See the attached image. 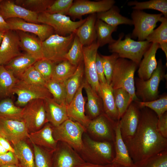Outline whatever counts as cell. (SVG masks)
Segmentation results:
<instances>
[{
  "instance_id": "1",
  "label": "cell",
  "mask_w": 167,
  "mask_h": 167,
  "mask_svg": "<svg viewBox=\"0 0 167 167\" xmlns=\"http://www.w3.org/2000/svg\"><path fill=\"white\" fill-rule=\"evenodd\" d=\"M139 124L134 136L124 142L134 163L140 161L167 150V138L157 128L158 118L150 109H140Z\"/></svg>"
},
{
  "instance_id": "2",
  "label": "cell",
  "mask_w": 167,
  "mask_h": 167,
  "mask_svg": "<svg viewBox=\"0 0 167 167\" xmlns=\"http://www.w3.org/2000/svg\"><path fill=\"white\" fill-rule=\"evenodd\" d=\"M84 136L81 152L85 162L99 165L113 164L115 156L114 143L98 141L87 134Z\"/></svg>"
},
{
  "instance_id": "3",
  "label": "cell",
  "mask_w": 167,
  "mask_h": 167,
  "mask_svg": "<svg viewBox=\"0 0 167 167\" xmlns=\"http://www.w3.org/2000/svg\"><path fill=\"white\" fill-rule=\"evenodd\" d=\"M138 66L130 60L119 58L115 66L110 84L113 89H125L130 95L133 101H140L135 95V74Z\"/></svg>"
},
{
  "instance_id": "4",
  "label": "cell",
  "mask_w": 167,
  "mask_h": 167,
  "mask_svg": "<svg viewBox=\"0 0 167 167\" xmlns=\"http://www.w3.org/2000/svg\"><path fill=\"white\" fill-rule=\"evenodd\" d=\"M123 36V33H120L118 39L109 45V51L117 54L119 58L129 59L139 66L143 54L152 43L146 40L134 41L129 35L122 40Z\"/></svg>"
},
{
  "instance_id": "5",
  "label": "cell",
  "mask_w": 167,
  "mask_h": 167,
  "mask_svg": "<svg viewBox=\"0 0 167 167\" xmlns=\"http://www.w3.org/2000/svg\"><path fill=\"white\" fill-rule=\"evenodd\" d=\"M86 131L81 124L69 118L58 126H53V135L57 141L65 142L80 152L83 148V135Z\"/></svg>"
},
{
  "instance_id": "6",
  "label": "cell",
  "mask_w": 167,
  "mask_h": 167,
  "mask_svg": "<svg viewBox=\"0 0 167 167\" xmlns=\"http://www.w3.org/2000/svg\"><path fill=\"white\" fill-rule=\"evenodd\" d=\"M165 66L160 59L157 66L150 78L144 80L139 78L135 79V95L142 101L156 100L159 97V87L161 81L165 77Z\"/></svg>"
},
{
  "instance_id": "7",
  "label": "cell",
  "mask_w": 167,
  "mask_h": 167,
  "mask_svg": "<svg viewBox=\"0 0 167 167\" xmlns=\"http://www.w3.org/2000/svg\"><path fill=\"white\" fill-rule=\"evenodd\" d=\"M75 33L65 36L54 34L42 42L44 58L58 63L66 59V56L73 42Z\"/></svg>"
},
{
  "instance_id": "8",
  "label": "cell",
  "mask_w": 167,
  "mask_h": 167,
  "mask_svg": "<svg viewBox=\"0 0 167 167\" xmlns=\"http://www.w3.org/2000/svg\"><path fill=\"white\" fill-rule=\"evenodd\" d=\"M86 18L78 21L71 20L70 17L60 14H50L44 12L38 14L39 23L52 27L55 34L65 36L75 33L77 29L85 21Z\"/></svg>"
},
{
  "instance_id": "9",
  "label": "cell",
  "mask_w": 167,
  "mask_h": 167,
  "mask_svg": "<svg viewBox=\"0 0 167 167\" xmlns=\"http://www.w3.org/2000/svg\"><path fill=\"white\" fill-rule=\"evenodd\" d=\"M162 14H152L142 10H133L131 14L134 28L131 38H137L138 41L146 40L147 36L156 26L157 23L161 22L164 16Z\"/></svg>"
},
{
  "instance_id": "10",
  "label": "cell",
  "mask_w": 167,
  "mask_h": 167,
  "mask_svg": "<svg viewBox=\"0 0 167 167\" xmlns=\"http://www.w3.org/2000/svg\"><path fill=\"white\" fill-rule=\"evenodd\" d=\"M23 108L22 120L24 122L29 133L39 130L48 122L44 100H32Z\"/></svg>"
},
{
  "instance_id": "11",
  "label": "cell",
  "mask_w": 167,
  "mask_h": 167,
  "mask_svg": "<svg viewBox=\"0 0 167 167\" xmlns=\"http://www.w3.org/2000/svg\"><path fill=\"white\" fill-rule=\"evenodd\" d=\"M13 94L17 96L16 105L20 107L34 100L53 98L45 86L29 84L19 79L13 88Z\"/></svg>"
},
{
  "instance_id": "12",
  "label": "cell",
  "mask_w": 167,
  "mask_h": 167,
  "mask_svg": "<svg viewBox=\"0 0 167 167\" xmlns=\"http://www.w3.org/2000/svg\"><path fill=\"white\" fill-rule=\"evenodd\" d=\"M117 122L103 113L91 120L86 130L92 134L95 140L114 143Z\"/></svg>"
},
{
  "instance_id": "13",
  "label": "cell",
  "mask_w": 167,
  "mask_h": 167,
  "mask_svg": "<svg viewBox=\"0 0 167 167\" xmlns=\"http://www.w3.org/2000/svg\"><path fill=\"white\" fill-rule=\"evenodd\" d=\"M114 0H102L91 1L76 0L73 3L66 14L74 20L81 19L83 15L103 12L109 9L114 5Z\"/></svg>"
},
{
  "instance_id": "14",
  "label": "cell",
  "mask_w": 167,
  "mask_h": 167,
  "mask_svg": "<svg viewBox=\"0 0 167 167\" xmlns=\"http://www.w3.org/2000/svg\"><path fill=\"white\" fill-rule=\"evenodd\" d=\"M99 46L96 41L84 46L83 63L85 79L92 89L100 96V83L96 68V58Z\"/></svg>"
},
{
  "instance_id": "15",
  "label": "cell",
  "mask_w": 167,
  "mask_h": 167,
  "mask_svg": "<svg viewBox=\"0 0 167 167\" xmlns=\"http://www.w3.org/2000/svg\"><path fill=\"white\" fill-rule=\"evenodd\" d=\"M85 162L71 146L65 142H58L53 154V167H77Z\"/></svg>"
},
{
  "instance_id": "16",
  "label": "cell",
  "mask_w": 167,
  "mask_h": 167,
  "mask_svg": "<svg viewBox=\"0 0 167 167\" xmlns=\"http://www.w3.org/2000/svg\"><path fill=\"white\" fill-rule=\"evenodd\" d=\"M29 134L23 121L0 117V134L13 146L28 139Z\"/></svg>"
},
{
  "instance_id": "17",
  "label": "cell",
  "mask_w": 167,
  "mask_h": 167,
  "mask_svg": "<svg viewBox=\"0 0 167 167\" xmlns=\"http://www.w3.org/2000/svg\"><path fill=\"white\" fill-rule=\"evenodd\" d=\"M140 114V109L133 101L118 121L124 142L131 139L135 135L139 124Z\"/></svg>"
},
{
  "instance_id": "18",
  "label": "cell",
  "mask_w": 167,
  "mask_h": 167,
  "mask_svg": "<svg viewBox=\"0 0 167 167\" xmlns=\"http://www.w3.org/2000/svg\"><path fill=\"white\" fill-rule=\"evenodd\" d=\"M6 20L10 30L32 33L37 36L42 42L54 33L53 28L47 24L30 22L18 18H10Z\"/></svg>"
},
{
  "instance_id": "19",
  "label": "cell",
  "mask_w": 167,
  "mask_h": 167,
  "mask_svg": "<svg viewBox=\"0 0 167 167\" xmlns=\"http://www.w3.org/2000/svg\"><path fill=\"white\" fill-rule=\"evenodd\" d=\"M20 47L17 31L10 30L5 32L0 46V65L4 66L21 54Z\"/></svg>"
},
{
  "instance_id": "20",
  "label": "cell",
  "mask_w": 167,
  "mask_h": 167,
  "mask_svg": "<svg viewBox=\"0 0 167 167\" xmlns=\"http://www.w3.org/2000/svg\"><path fill=\"white\" fill-rule=\"evenodd\" d=\"M0 15L5 20L18 18L27 22L39 24L38 14L16 4L13 0H2L0 5Z\"/></svg>"
},
{
  "instance_id": "21",
  "label": "cell",
  "mask_w": 167,
  "mask_h": 167,
  "mask_svg": "<svg viewBox=\"0 0 167 167\" xmlns=\"http://www.w3.org/2000/svg\"><path fill=\"white\" fill-rule=\"evenodd\" d=\"M83 81L70 102L67 105L69 119L77 122L86 129L90 120L85 114V100L83 96Z\"/></svg>"
},
{
  "instance_id": "22",
  "label": "cell",
  "mask_w": 167,
  "mask_h": 167,
  "mask_svg": "<svg viewBox=\"0 0 167 167\" xmlns=\"http://www.w3.org/2000/svg\"><path fill=\"white\" fill-rule=\"evenodd\" d=\"M28 139L34 144L53 152L56 149L58 142L53 134V126L49 122L39 130L29 134Z\"/></svg>"
},
{
  "instance_id": "23",
  "label": "cell",
  "mask_w": 167,
  "mask_h": 167,
  "mask_svg": "<svg viewBox=\"0 0 167 167\" xmlns=\"http://www.w3.org/2000/svg\"><path fill=\"white\" fill-rule=\"evenodd\" d=\"M159 48L160 47L158 44L152 43L144 53L143 58L138 66V74L139 78L146 80L150 78L157 66L156 54Z\"/></svg>"
},
{
  "instance_id": "24",
  "label": "cell",
  "mask_w": 167,
  "mask_h": 167,
  "mask_svg": "<svg viewBox=\"0 0 167 167\" xmlns=\"http://www.w3.org/2000/svg\"><path fill=\"white\" fill-rule=\"evenodd\" d=\"M44 101L47 118L52 126H58L69 119L66 105L59 104L53 98Z\"/></svg>"
},
{
  "instance_id": "25",
  "label": "cell",
  "mask_w": 167,
  "mask_h": 167,
  "mask_svg": "<svg viewBox=\"0 0 167 167\" xmlns=\"http://www.w3.org/2000/svg\"><path fill=\"white\" fill-rule=\"evenodd\" d=\"M19 39L20 47L37 60L44 58L42 41L38 37L20 31H16Z\"/></svg>"
},
{
  "instance_id": "26",
  "label": "cell",
  "mask_w": 167,
  "mask_h": 167,
  "mask_svg": "<svg viewBox=\"0 0 167 167\" xmlns=\"http://www.w3.org/2000/svg\"><path fill=\"white\" fill-rule=\"evenodd\" d=\"M83 85L87 98L85 110H86V116L91 120L104 113L102 101L100 96L92 89L85 79L83 80Z\"/></svg>"
},
{
  "instance_id": "27",
  "label": "cell",
  "mask_w": 167,
  "mask_h": 167,
  "mask_svg": "<svg viewBox=\"0 0 167 167\" xmlns=\"http://www.w3.org/2000/svg\"><path fill=\"white\" fill-rule=\"evenodd\" d=\"M115 133L114 142L115 156L113 163L126 167H132L134 162L129 155L127 147L122 137L118 121L117 122L115 128Z\"/></svg>"
},
{
  "instance_id": "28",
  "label": "cell",
  "mask_w": 167,
  "mask_h": 167,
  "mask_svg": "<svg viewBox=\"0 0 167 167\" xmlns=\"http://www.w3.org/2000/svg\"><path fill=\"white\" fill-rule=\"evenodd\" d=\"M96 14L90 15L76 30L75 35L83 46L90 45L96 41L95 23Z\"/></svg>"
},
{
  "instance_id": "29",
  "label": "cell",
  "mask_w": 167,
  "mask_h": 167,
  "mask_svg": "<svg viewBox=\"0 0 167 167\" xmlns=\"http://www.w3.org/2000/svg\"><path fill=\"white\" fill-rule=\"evenodd\" d=\"M100 95L103 105L104 113L113 120L118 121V112L113 92V89L107 83H100Z\"/></svg>"
},
{
  "instance_id": "30",
  "label": "cell",
  "mask_w": 167,
  "mask_h": 167,
  "mask_svg": "<svg viewBox=\"0 0 167 167\" xmlns=\"http://www.w3.org/2000/svg\"><path fill=\"white\" fill-rule=\"evenodd\" d=\"M37 60L30 55L21 54L4 65L5 67L19 79L22 75Z\"/></svg>"
},
{
  "instance_id": "31",
  "label": "cell",
  "mask_w": 167,
  "mask_h": 167,
  "mask_svg": "<svg viewBox=\"0 0 167 167\" xmlns=\"http://www.w3.org/2000/svg\"><path fill=\"white\" fill-rule=\"evenodd\" d=\"M26 140L21 141L13 145L14 153L17 159L19 167H35L33 151Z\"/></svg>"
},
{
  "instance_id": "32",
  "label": "cell",
  "mask_w": 167,
  "mask_h": 167,
  "mask_svg": "<svg viewBox=\"0 0 167 167\" xmlns=\"http://www.w3.org/2000/svg\"><path fill=\"white\" fill-rule=\"evenodd\" d=\"M96 15L97 19L112 26L118 27L121 24L133 25L131 19L121 15L119 8L115 5L106 11L96 13Z\"/></svg>"
},
{
  "instance_id": "33",
  "label": "cell",
  "mask_w": 167,
  "mask_h": 167,
  "mask_svg": "<svg viewBox=\"0 0 167 167\" xmlns=\"http://www.w3.org/2000/svg\"><path fill=\"white\" fill-rule=\"evenodd\" d=\"M84 72L83 61L77 66L73 74L65 83L67 105L71 101L83 82Z\"/></svg>"
},
{
  "instance_id": "34",
  "label": "cell",
  "mask_w": 167,
  "mask_h": 167,
  "mask_svg": "<svg viewBox=\"0 0 167 167\" xmlns=\"http://www.w3.org/2000/svg\"><path fill=\"white\" fill-rule=\"evenodd\" d=\"M96 42L99 47L105 45L110 44L116 40L113 38L112 34L117 31L118 27L110 25L102 21L97 19L95 23Z\"/></svg>"
},
{
  "instance_id": "35",
  "label": "cell",
  "mask_w": 167,
  "mask_h": 167,
  "mask_svg": "<svg viewBox=\"0 0 167 167\" xmlns=\"http://www.w3.org/2000/svg\"><path fill=\"white\" fill-rule=\"evenodd\" d=\"M161 24L147 36L146 40L149 42L159 45L167 59V18L164 17Z\"/></svg>"
},
{
  "instance_id": "36",
  "label": "cell",
  "mask_w": 167,
  "mask_h": 167,
  "mask_svg": "<svg viewBox=\"0 0 167 167\" xmlns=\"http://www.w3.org/2000/svg\"><path fill=\"white\" fill-rule=\"evenodd\" d=\"M18 79L4 66L0 65V97H9L13 94Z\"/></svg>"
},
{
  "instance_id": "37",
  "label": "cell",
  "mask_w": 167,
  "mask_h": 167,
  "mask_svg": "<svg viewBox=\"0 0 167 167\" xmlns=\"http://www.w3.org/2000/svg\"><path fill=\"white\" fill-rule=\"evenodd\" d=\"M77 67L66 59L57 63L54 67L51 79L65 83L73 74Z\"/></svg>"
},
{
  "instance_id": "38",
  "label": "cell",
  "mask_w": 167,
  "mask_h": 167,
  "mask_svg": "<svg viewBox=\"0 0 167 167\" xmlns=\"http://www.w3.org/2000/svg\"><path fill=\"white\" fill-rule=\"evenodd\" d=\"M127 5L133 6L134 10H142L144 9H152L159 11L167 18V0H150L139 2L135 0L128 2Z\"/></svg>"
},
{
  "instance_id": "39",
  "label": "cell",
  "mask_w": 167,
  "mask_h": 167,
  "mask_svg": "<svg viewBox=\"0 0 167 167\" xmlns=\"http://www.w3.org/2000/svg\"><path fill=\"white\" fill-rule=\"evenodd\" d=\"M23 109L15 105L11 99H4L0 101V117L22 121Z\"/></svg>"
},
{
  "instance_id": "40",
  "label": "cell",
  "mask_w": 167,
  "mask_h": 167,
  "mask_svg": "<svg viewBox=\"0 0 167 167\" xmlns=\"http://www.w3.org/2000/svg\"><path fill=\"white\" fill-rule=\"evenodd\" d=\"M113 92L119 121L133 101L129 93L123 89H113Z\"/></svg>"
},
{
  "instance_id": "41",
  "label": "cell",
  "mask_w": 167,
  "mask_h": 167,
  "mask_svg": "<svg viewBox=\"0 0 167 167\" xmlns=\"http://www.w3.org/2000/svg\"><path fill=\"white\" fill-rule=\"evenodd\" d=\"M45 87L53 96V99L60 104L66 105V94L65 83H61L50 79L46 82Z\"/></svg>"
},
{
  "instance_id": "42",
  "label": "cell",
  "mask_w": 167,
  "mask_h": 167,
  "mask_svg": "<svg viewBox=\"0 0 167 167\" xmlns=\"http://www.w3.org/2000/svg\"><path fill=\"white\" fill-rule=\"evenodd\" d=\"M141 109L148 108L153 111L159 118L167 111V95L165 94L157 99L151 101H135Z\"/></svg>"
},
{
  "instance_id": "43",
  "label": "cell",
  "mask_w": 167,
  "mask_h": 167,
  "mask_svg": "<svg viewBox=\"0 0 167 167\" xmlns=\"http://www.w3.org/2000/svg\"><path fill=\"white\" fill-rule=\"evenodd\" d=\"M54 0H16V4L37 14L45 12Z\"/></svg>"
},
{
  "instance_id": "44",
  "label": "cell",
  "mask_w": 167,
  "mask_h": 167,
  "mask_svg": "<svg viewBox=\"0 0 167 167\" xmlns=\"http://www.w3.org/2000/svg\"><path fill=\"white\" fill-rule=\"evenodd\" d=\"M32 144L34 154L35 167H53V152L34 144Z\"/></svg>"
},
{
  "instance_id": "45",
  "label": "cell",
  "mask_w": 167,
  "mask_h": 167,
  "mask_svg": "<svg viewBox=\"0 0 167 167\" xmlns=\"http://www.w3.org/2000/svg\"><path fill=\"white\" fill-rule=\"evenodd\" d=\"M83 46L75 35L71 46L66 55V59L72 65L77 66L83 61Z\"/></svg>"
},
{
  "instance_id": "46",
  "label": "cell",
  "mask_w": 167,
  "mask_h": 167,
  "mask_svg": "<svg viewBox=\"0 0 167 167\" xmlns=\"http://www.w3.org/2000/svg\"><path fill=\"white\" fill-rule=\"evenodd\" d=\"M132 167H167V150L143 161L134 163Z\"/></svg>"
},
{
  "instance_id": "47",
  "label": "cell",
  "mask_w": 167,
  "mask_h": 167,
  "mask_svg": "<svg viewBox=\"0 0 167 167\" xmlns=\"http://www.w3.org/2000/svg\"><path fill=\"white\" fill-rule=\"evenodd\" d=\"M101 55L106 82L109 85L111 82L116 62L119 57L116 53H113L109 55Z\"/></svg>"
},
{
  "instance_id": "48",
  "label": "cell",
  "mask_w": 167,
  "mask_h": 167,
  "mask_svg": "<svg viewBox=\"0 0 167 167\" xmlns=\"http://www.w3.org/2000/svg\"><path fill=\"white\" fill-rule=\"evenodd\" d=\"M56 63L46 58L38 60L33 66L47 82L51 79Z\"/></svg>"
},
{
  "instance_id": "49",
  "label": "cell",
  "mask_w": 167,
  "mask_h": 167,
  "mask_svg": "<svg viewBox=\"0 0 167 167\" xmlns=\"http://www.w3.org/2000/svg\"><path fill=\"white\" fill-rule=\"evenodd\" d=\"M19 79L29 84L44 86L46 83L33 65L27 69Z\"/></svg>"
},
{
  "instance_id": "50",
  "label": "cell",
  "mask_w": 167,
  "mask_h": 167,
  "mask_svg": "<svg viewBox=\"0 0 167 167\" xmlns=\"http://www.w3.org/2000/svg\"><path fill=\"white\" fill-rule=\"evenodd\" d=\"M73 0H56L45 11L50 14H60L66 15L71 6Z\"/></svg>"
},
{
  "instance_id": "51",
  "label": "cell",
  "mask_w": 167,
  "mask_h": 167,
  "mask_svg": "<svg viewBox=\"0 0 167 167\" xmlns=\"http://www.w3.org/2000/svg\"><path fill=\"white\" fill-rule=\"evenodd\" d=\"M9 165H15L19 167L17 159L14 152L8 151L0 155V167Z\"/></svg>"
},
{
  "instance_id": "52",
  "label": "cell",
  "mask_w": 167,
  "mask_h": 167,
  "mask_svg": "<svg viewBox=\"0 0 167 167\" xmlns=\"http://www.w3.org/2000/svg\"><path fill=\"white\" fill-rule=\"evenodd\" d=\"M96 71L99 83H107L104 74L101 55L98 53L96 56Z\"/></svg>"
},
{
  "instance_id": "53",
  "label": "cell",
  "mask_w": 167,
  "mask_h": 167,
  "mask_svg": "<svg viewBox=\"0 0 167 167\" xmlns=\"http://www.w3.org/2000/svg\"><path fill=\"white\" fill-rule=\"evenodd\" d=\"M157 129L161 135L167 138V112H165L158 118Z\"/></svg>"
},
{
  "instance_id": "54",
  "label": "cell",
  "mask_w": 167,
  "mask_h": 167,
  "mask_svg": "<svg viewBox=\"0 0 167 167\" xmlns=\"http://www.w3.org/2000/svg\"><path fill=\"white\" fill-rule=\"evenodd\" d=\"M0 144L8 151L14 152V149L10 143L0 134Z\"/></svg>"
},
{
  "instance_id": "55",
  "label": "cell",
  "mask_w": 167,
  "mask_h": 167,
  "mask_svg": "<svg viewBox=\"0 0 167 167\" xmlns=\"http://www.w3.org/2000/svg\"><path fill=\"white\" fill-rule=\"evenodd\" d=\"M10 30V29L9 24L0 15V32H4Z\"/></svg>"
},
{
  "instance_id": "56",
  "label": "cell",
  "mask_w": 167,
  "mask_h": 167,
  "mask_svg": "<svg viewBox=\"0 0 167 167\" xmlns=\"http://www.w3.org/2000/svg\"><path fill=\"white\" fill-rule=\"evenodd\" d=\"M113 164L99 165L89 162H85L77 167H113Z\"/></svg>"
},
{
  "instance_id": "57",
  "label": "cell",
  "mask_w": 167,
  "mask_h": 167,
  "mask_svg": "<svg viewBox=\"0 0 167 167\" xmlns=\"http://www.w3.org/2000/svg\"><path fill=\"white\" fill-rule=\"evenodd\" d=\"M8 151L0 144V155L4 154Z\"/></svg>"
},
{
  "instance_id": "58",
  "label": "cell",
  "mask_w": 167,
  "mask_h": 167,
  "mask_svg": "<svg viewBox=\"0 0 167 167\" xmlns=\"http://www.w3.org/2000/svg\"><path fill=\"white\" fill-rule=\"evenodd\" d=\"M113 167H126L122 165L118 164H117L115 163H113Z\"/></svg>"
},
{
  "instance_id": "59",
  "label": "cell",
  "mask_w": 167,
  "mask_h": 167,
  "mask_svg": "<svg viewBox=\"0 0 167 167\" xmlns=\"http://www.w3.org/2000/svg\"><path fill=\"white\" fill-rule=\"evenodd\" d=\"M4 32H0V44H1L2 41Z\"/></svg>"
},
{
  "instance_id": "60",
  "label": "cell",
  "mask_w": 167,
  "mask_h": 167,
  "mask_svg": "<svg viewBox=\"0 0 167 167\" xmlns=\"http://www.w3.org/2000/svg\"><path fill=\"white\" fill-rule=\"evenodd\" d=\"M0 167H19L15 165H5L3 166H1Z\"/></svg>"
},
{
  "instance_id": "61",
  "label": "cell",
  "mask_w": 167,
  "mask_h": 167,
  "mask_svg": "<svg viewBox=\"0 0 167 167\" xmlns=\"http://www.w3.org/2000/svg\"><path fill=\"white\" fill-rule=\"evenodd\" d=\"M2 1V0H0V5Z\"/></svg>"
}]
</instances>
